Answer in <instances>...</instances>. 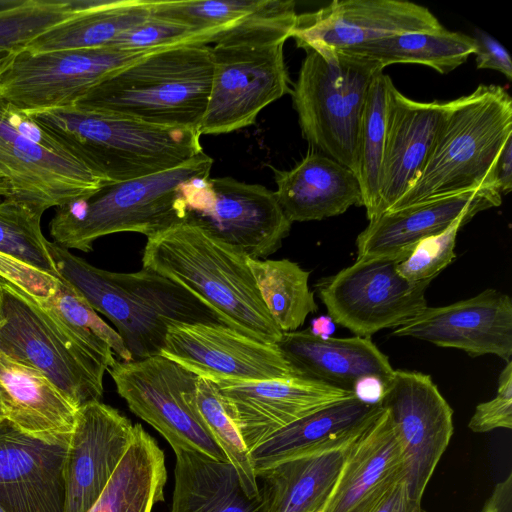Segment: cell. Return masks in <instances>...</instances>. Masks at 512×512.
<instances>
[{
    "label": "cell",
    "mask_w": 512,
    "mask_h": 512,
    "mask_svg": "<svg viewBox=\"0 0 512 512\" xmlns=\"http://www.w3.org/2000/svg\"><path fill=\"white\" fill-rule=\"evenodd\" d=\"M480 512H512V473L496 484Z\"/></svg>",
    "instance_id": "obj_49"
},
{
    "label": "cell",
    "mask_w": 512,
    "mask_h": 512,
    "mask_svg": "<svg viewBox=\"0 0 512 512\" xmlns=\"http://www.w3.org/2000/svg\"><path fill=\"white\" fill-rule=\"evenodd\" d=\"M402 468L401 444L387 411L380 407L351 442L323 512H372L403 477Z\"/></svg>",
    "instance_id": "obj_24"
},
{
    "label": "cell",
    "mask_w": 512,
    "mask_h": 512,
    "mask_svg": "<svg viewBox=\"0 0 512 512\" xmlns=\"http://www.w3.org/2000/svg\"><path fill=\"white\" fill-rule=\"evenodd\" d=\"M134 425L100 401L79 407L64 462V512H88L134 437Z\"/></svg>",
    "instance_id": "obj_18"
},
{
    "label": "cell",
    "mask_w": 512,
    "mask_h": 512,
    "mask_svg": "<svg viewBox=\"0 0 512 512\" xmlns=\"http://www.w3.org/2000/svg\"><path fill=\"white\" fill-rule=\"evenodd\" d=\"M502 195L483 187L425 200L369 220L356 239L357 259L405 260L422 239L439 234L463 215L497 207Z\"/></svg>",
    "instance_id": "obj_23"
},
{
    "label": "cell",
    "mask_w": 512,
    "mask_h": 512,
    "mask_svg": "<svg viewBox=\"0 0 512 512\" xmlns=\"http://www.w3.org/2000/svg\"><path fill=\"white\" fill-rule=\"evenodd\" d=\"M468 427L475 433L490 432L494 429L512 428V361H508L498 379L496 396L479 403Z\"/></svg>",
    "instance_id": "obj_44"
},
{
    "label": "cell",
    "mask_w": 512,
    "mask_h": 512,
    "mask_svg": "<svg viewBox=\"0 0 512 512\" xmlns=\"http://www.w3.org/2000/svg\"><path fill=\"white\" fill-rule=\"evenodd\" d=\"M378 404L401 444L409 493L421 501L453 435V410L429 375L405 370H394Z\"/></svg>",
    "instance_id": "obj_14"
},
{
    "label": "cell",
    "mask_w": 512,
    "mask_h": 512,
    "mask_svg": "<svg viewBox=\"0 0 512 512\" xmlns=\"http://www.w3.org/2000/svg\"><path fill=\"white\" fill-rule=\"evenodd\" d=\"M396 337H412L440 347L456 348L472 357L512 356V301L496 289L450 305L426 307L395 328Z\"/></svg>",
    "instance_id": "obj_19"
},
{
    "label": "cell",
    "mask_w": 512,
    "mask_h": 512,
    "mask_svg": "<svg viewBox=\"0 0 512 512\" xmlns=\"http://www.w3.org/2000/svg\"><path fill=\"white\" fill-rule=\"evenodd\" d=\"M262 300L282 332L296 331L318 310L308 280L310 272L288 259H247Z\"/></svg>",
    "instance_id": "obj_34"
},
{
    "label": "cell",
    "mask_w": 512,
    "mask_h": 512,
    "mask_svg": "<svg viewBox=\"0 0 512 512\" xmlns=\"http://www.w3.org/2000/svg\"><path fill=\"white\" fill-rule=\"evenodd\" d=\"M171 512H262L261 497H249L227 461L177 450Z\"/></svg>",
    "instance_id": "obj_29"
},
{
    "label": "cell",
    "mask_w": 512,
    "mask_h": 512,
    "mask_svg": "<svg viewBox=\"0 0 512 512\" xmlns=\"http://www.w3.org/2000/svg\"><path fill=\"white\" fill-rule=\"evenodd\" d=\"M116 278L137 294L169 326L172 324H222L196 297L171 280L143 269L115 272ZM223 325V324H222Z\"/></svg>",
    "instance_id": "obj_38"
},
{
    "label": "cell",
    "mask_w": 512,
    "mask_h": 512,
    "mask_svg": "<svg viewBox=\"0 0 512 512\" xmlns=\"http://www.w3.org/2000/svg\"><path fill=\"white\" fill-rule=\"evenodd\" d=\"M247 259L238 248L184 219L147 238L142 265L192 294L223 325L277 344L283 332L262 300Z\"/></svg>",
    "instance_id": "obj_2"
},
{
    "label": "cell",
    "mask_w": 512,
    "mask_h": 512,
    "mask_svg": "<svg viewBox=\"0 0 512 512\" xmlns=\"http://www.w3.org/2000/svg\"><path fill=\"white\" fill-rule=\"evenodd\" d=\"M495 186L499 193L512 189V136L508 138L497 159L494 172Z\"/></svg>",
    "instance_id": "obj_48"
},
{
    "label": "cell",
    "mask_w": 512,
    "mask_h": 512,
    "mask_svg": "<svg viewBox=\"0 0 512 512\" xmlns=\"http://www.w3.org/2000/svg\"><path fill=\"white\" fill-rule=\"evenodd\" d=\"M399 262L361 258L317 284L329 317L355 336L371 337L397 328L427 307L431 280L411 282L397 271Z\"/></svg>",
    "instance_id": "obj_13"
},
{
    "label": "cell",
    "mask_w": 512,
    "mask_h": 512,
    "mask_svg": "<svg viewBox=\"0 0 512 512\" xmlns=\"http://www.w3.org/2000/svg\"><path fill=\"white\" fill-rule=\"evenodd\" d=\"M160 355L216 384L302 377L277 344L222 324H172Z\"/></svg>",
    "instance_id": "obj_15"
},
{
    "label": "cell",
    "mask_w": 512,
    "mask_h": 512,
    "mask_svg": "<svg viewBox=\"0 0 512 512\" xmlns=\"http://www.w3.org/2000/svg\"><path fill=\"white\" fill-rule=\"evenodd\" d=\"M150 52L111 46L23 49L0 73V98L29 114L71 107L104 78Z\"/></svg>",
    "instance_id": "obj_11"
},
{
    "label": "cell",
    "mask_w": 512,
    "mask_h": 512,
    "mask_svg": "<svg viewBox=\"0 0 512 512\" xmlns=\"http://www.w3.org/2000/svg\"><path fill=\"white\" fill-rule=\"evenodd\" d=\"M473 39L476 45L474 54L477 68L499 71L511 81L512 63L505 47L483 30L477 29Z\"/></svg>",
    "instance_id": "obj_46"
},
{
    "label": "cell",
    "mask_w": 512,
    "mask_h": 512,
    "mask_svg": "<svg viewBox=\"0 0 512 512\" xmlns=\"http://www.w3.org/2000/svg\"><path fill=\"white\" fill-rule=\"evenodd\" d=\"M0 278L39 301L49 299L56 292L59 282V276L3 252H0Z\"/></svg>",
    "instance_id": "obj_45"
},
{
    "label": "cell",
    "mask_w": 512,
    "mask_h": 512,
    "mask_svg": "<svg viewBox=\"0 0 512 512\" xmlns=\"http://www.w3.org/2000/svg\"><path fill=\"white\" fill-rule=\"evenodd\" d=\"M104 491L88 512H152L164 500L165 456L140 424Z\"/></svg>",
    "instance_id": "obj_31"
},
{
    "label": "cell",
    "mask_w": 512,
    "mask_h": 512,
    "mask_svg": "<svg viewBox=\"0 0 512 512\" xmlns=\"http://www.w3.org/2000/svg\"><path fill=\"white\" fill-rule=\"evenodd\" d=\"M366 420L340 436L258 473L262 512H317L322 509L349 446Z\"/></svg>",
    "instance_id": "obj_25"
},
{
    "label": "cell",
    "mask_w": 512,
    "mask_h": 512,
    "mask_svg": "<svg viewBox=\"0 0 512 512\" xmlns=\"http://www.w3.org/2000/svg\"><path fill=\"white\" fill-rule=\"evenodd\" d=\"M72 0H24L0 9V50L19 52L75 13Z\"/></svg>",
    "instance_id": "obj_41"
},
{
    "label": "cell",
    "mask_w": 512,
    "mask_h": 512,
    "mask_svg": "<svg viewBox=\"0 0 512 512\" xmlns=\"http://www.w3.org/2000/svg\"><path fill=\"white\" fill-rule=\"evenodd\" d=\"M274 174L277 201L291 223L322 220L363 205L355 173L322 153L310 151L292 169Z\"/></svg>",
    "instance_id": "obj_27"
},
{
    "label": "cell",
    "mask_w": 512,
    "mask_h": 512,
    "mask_svg": "<svg viewBox=\"0 0 512 512\" xmlns=\"http://www.w3.org/2000/svg\"><path fill=\"white\" fill-rule=\"evenodd\" d=\"M384 390V383L375 377L361 379L354 387L353 392L361 401L369 404H378Z\"/></svg>",
    "instance_id": "obj_50"
},
{
    "label": "cell",
    "mask_w": 512,
    "mask_h": 512,
    "mask_svg": "<svg viewBox=\"0 0 512 512\" xmlns=\"http://www.w3.org/2000/svg\"><path fill=\"white\" fill-rule=\"evenodd\" d=\"M0 512H5V510L0 506Z\"/></svg>",
    "instance_id": "obj_55"
},
{
    "label": "cell",
    "mask_w": 512,
    "mask_h": 512,
    "mask_svg": "<svg viewBox=\"0 0 512 512\" xmlns=\"http://www.w3.org/2000/svg\"><path fill=\"white\" fill-rule=\"evenodd\" d=\"M9 192L5 183L0 179V197H8Z\"/></svg>",
    "instance_id": "obj_53"
},
{
    "label": "cell",
    "mask_w": 512,
    "mask_h": 512,
    "mask_svg": "<svg viewBox=\"0 0 512 512\" xmlns=\"http://www.w3.org/2000/svg\"><path fill=\"white\" fill-rule=\"evenodd\" d=\"M217 386L249 452L289 424L355 396L353 391L305 377L226 382Z\"/></svg>",
    "instance_id": "obj_17"
},
{
    "label": "cell",
    "mask_w": 512,
    "mask_h": 512,
    "mask_svg": "<svg viewBox=\"0 0 512 512\" xmlns=\"http://www.w3.org/2000/svg\"><path fill=\"white\" fill-rule=\"evenodd\" d=\"M317 512H323V509L318 510Z\"/></svg>",
    "instance_id": "obj_56"
},
{
    "label": "cell",
    "mask_w": 512,
    "mask_h": 512,
    "mask_svg": "<svg viewBox=\"0 0 512 512\" xmlns=\"http://www.w3.org/2000/svg\"><path fill=\"white\" fill-rule=\"evenodd\" d=\"M309 329L314 335L326 338L334 332L335 325L329 316H320L312 320Z\"/></svg>",
    "instance_id": "obj_51"
},
{
    "label": "cell",
    "mask_w": 512,
    "mask_h": 512,
    "mask_svg": "<svg viewBox=\"0 0 512 512\" xmlns=\"http://www.w3.org/2000/svg\"><path fill=\"white\" fill-rule=\"evenodd\" d=\"M17 52H12L8 50H0V73L10 62L14 54Z\"/></svg>",
    "instance_id": "obj_52"
},
{
    "label": "cell",
    "mask_w": 512,
    "mask_h": 512,
    "mask_svg": "<svg viewBox=\"0 0 512 512\" xmlns=\"http://www.w3.org/2000/svg\"><path fill=\"white\" fill-rule=\"evenodd\" d=\"M266 0H149L152 16L199 30L224 33L263 7Z\"/></svg>",
    "instance_id": "obj_40"
},
{
    "label": "cell",
    "mask_w": 512,
    "mask_h": 512,
    "mask_svg": "<svg viewBox=\"0 0 512 512\" xmlns=\"http://www.w3.org/2000/svg\"><path fill=\"white\" fill-rule=\"evenodd\" d=\"M4 420H6V415H5V410H4L3 403H2V400H1V397H0V424Z\"/></svg>",
    "instance_id": "obj_54"
},
{
    "label": "cell",
    "mask_w": 512,
    "mask_h": 512,
    "mask_svg": "<svg viewBox=\"0 0 512 512\" xmlns=\"http://www.w3.org/2000/svg\"><path fill=\"white\" fill-rule=\"evenodd\" d=\"M70 436L42 439L0 424V506L5 512H64Z\"/></svg>",
    "instance_id": "obj_20"
},
{
    "label": "cell",
    "mask_w": 512,
    "mask_h": 512,
    "mask_svg": "<svg viewBox=\"0 0 512 512\" xmlns=\"http://www.w3.org/2000/svg\"><path fill=\"white\" fill-rule=\"evenodd\" d=\"M39 302L52 311L107 369L116 361L114 354L122 361L133 360L117 331L98 316L86 299L60 276L56 292L49 299Z\"/></svg>",
    "instance_id": "obj_36"
},
{
    "label": "cell",
    "mask_w": 512,
    "mask_h": 512,
    "mask_svg": "<svg viewBox=\"0 0 512 512\" xmlns=\"http://www.w3.org/2000/svg\"><path fill=\"white\" fill-rule=\"evenodd\" d=\"M212 76L211 46L168 47L150 52L113 72L74 107L199 132Z\"/></svg>",
    "instance_id": "obj_3"
},
{
    "label": "cell",
    "mask_w": 512,
    "mask_h": 512,
    "mask_svg": "<svg viewBox=\"0 0 512 512\" xmlns=\"http://www.w3.org/2000/svg\"><path fill=\"white\" fill-rule=\"evenodd\" d=\"M446 108L447 102L409 99L389 81L379 193L372 218L389 211L416 182L431 154Z\"/></svg>",
    "instance_id": "obj_22"
},
{
    "label": "cell",
    "mask_w": 512,
    "mask_h": 512,
    "mask_svg": "<svg viewBox=\"0 0 512 512\" xmlns=\"http://www.w3.org/2000/svg\"><path fill=\"white\" fill-rule=\"evenodd\" d=\"M212 164L203 151L175 168L110 183L87 200L57 207L49 224L53 242L90 252L93 242L106 235L157 234L185 219L186 189L195 180L209 178Z\"/></svg>",
    "instance_id": "obj_5"
},
{
    "label": "cell",
    "mask_w": 512,
    "mask_h": 512,
    "mask_svg": "<svg viewBox=\"0 0 512 512\" xmlns=\"http://www.w3.org/2000/svg\"><path fill=\"white\" fill-rule=\"evenodd\" d=\"M391 78L379 72L365 100L356 145V177L362 203L370 220L378 201L379 182L386 134V93Z\"/></svg>",
    "instance_id": "obj_35"
},
{
    "label": "cell",
    "mask_w": 512,
    "mask_h": 512,
    "mask_svg": "<svg viewBox=\"0 0 512 512\" xmlns=\"http://www.w3.org/2000/svg\"><path fill=\"white\" fill-rule=\"evenodd\" d=\"M222 33L199 30L175 21L150 16L121 34L110 46L129 51H155L179 45H208Z\"/></svg>",
    "instance_id": "obj_42"
},
{
    "label": "cell",
    "mask_w": 512,
    "mask_h": 512,
    "mask_svg": "<svg viewBox=\"0 0 512 512\" xmlns=\"http://www.w3.org/2000/svg\"><path fill=\"white\" fill-rule=\"evenodd\" d=\"M277 345L302 377L348 391L366 377L385 384L394 372L369 337L322 338L305 329L283 332Z\"/></svg>",
    "instance_id": "obj_26"
},
{
    "label": "cell",
    "mask_w": 512,
    "mask_h": 512,
    "mask_svg": "<svg viewBox=\"0 0 512 512\" xmlns=\"http://www.w3.org/2000/svg\"><path fill=\"white\" fill-rule=\"evenodd\" d=\"M511 136L512 100L502 86L480 84L447 102L425 167L389 211L478 188L497 189L495 165Z\"/></svg>",
    "instance_id": "obj_4"
},
{
    "label": "cell",
    "mask_w": 512,
    "mask_h": 512,
    "mask_svg": "<svg viewBox=\"0 0 512 512\" xmlns=\"http://www.w3.org/2000/svg\"><path fill=\"white\" fill-rule=\"evenodd\" d=\"M75 4L77 10L71 17L36 38L25 50L110 46L151 14L149 0H75Z\"/></svg>",
    "instance_id": "obj_30"
},
{
    "label": "cell",
    "mask_w": 512,
    "mask_h": 512,
    "mask_svg": "<svg viewBox=\"0 0 512 512\" xmlns=\"http://www.w3.org/2000/svg\"><path fill=\"white\" fill-rule=\"evenodd\" d=\"M428 8L400 0H335L297 15L291 37L304 50L343 51L397 34L442 29Z\"/></svg>",
    "instance_id": "obj_16"
},
{
    "label": "cell",
    "mask_w": 512,
    "mask_h": 512,
    "mask_svg": "<svg viewBox=\"0 0 512 512\" xmlns=\"http://www.w3.org/2000/svg\"><path fill=\"white\" fill-rule=\"evenodd\" d=\"M379 408L354 396L289 424L250 451L255 474L356 428Z\"/></svg>",
    "instance_id": "obj_32"
},
{
    "label": "cell",
    "mask_w": 512,
    "mask_h": 512,
    "mask_svg": "<svg viewBox=\"0 0 512 512\" xmlns=\"http://www.w3.org/2000/svg\"><path fill=\"white\" fill-rule=\"evenodd\" d=\"M475 49L473 37L443 27L397 34L342 52L372 59L383 68L398 63L420 64L447 74L465 63Z\"/></svg>",
    "instance_id": "obj_33"
},
{
    "label": "cell",
    "mask_w": 512,
    "mask_h": 512,
    "mask_svg": "<svg viewBox=\"0 0 512 512\" xmlns=\"http://www.w3.org/2000/svg\"><path fill=\"white\" fill-rule=\"evenodd\" d=\"M473 217L463 215L443 232L419 241L410 255L397 264L398 273L408 281L434 279L455 258V245L459 229Z\"/></svg>",
    "instance_id": "obj_43"
},
{
    "label": "cell",
    "mask_w": 512,
    "mask_h": 512,
    "mask_svg": "<svg viewBox=\"0 0 512 512\" xmlns=\"http://www.w3.org/2000/svg\"><path fill=\"white\" fill-rule=\"evenodd\" d=\"M0 350L44 374L76 408L102 398L107 368L52 311L2 278Z\"/></svg>",
    "instance_id": "obj_8"
},
{
    "label": "cell",
    "mask_w": 512,
    "mask_h": 512,
    "mask_svg": "<svg viewBox=\"0 0 512 512\" xmlns=\"http://www.w3.org/2000/svg\"><path fill=\"white\" fill-rule=\"evenodd\" d=\"M48 248L58 275L114 324L133 360L160 354L169 325L115 272L97 268L54 242Z\"/></svg>",
    "instance_id": "obj_21"
},
{
    "label": "cell",
    "mask_w": 512,
    "mask_h": 512,
    "mask_svg": "<svg viewBox=\"0 0 512 512\" xmlns=\"http://www.w3.org/2000/svg\"><path fill=\"white\" fill-rule=\"evenodd\" d=\"M185 219L252 259L276 252L292 223L275 192L232 177L193 181L186 189Z\"/></svg>",
    "instance_id": "obj_12"
},
{
    "label": "cell",
    "mask_w": 512,
    "mask_h": 512,
    "mask_svg": "<svg viewBox=\"0 0 512 512\" xmlns=\"http://www.w3.org/2000/svg\"><path fill=\"white\" fill-rule=\"evenodd\" d=\"M0 179L8 197L43 212L87 200L107 185L31 114L1 98Z\"/></svg>",
    "instance_id": "obj_9"
},
{
    "label": "cell",
    "mask_w": 512,
    "mask_h": 512,
    "mask_svg": "<svg viewBox=\"0 0 512 512\" xmlns=\"http://www.w3.org/2000/svg\"><path fill=\"white\" fill-rule=\"evenodd\" d=\"M31 115L107 184L172 169L203 152L196 130L155 126L74 106Z\"/></svg>",
    "instance_id": "obj_6"
},
{
    "label": "cell",
    "mask_w": 512,
    "mask_h": 512,
    "mask_svg": "<svg viewBox=\"0 0 512 512\" xmlns=\"http://www.w3.org/2000/svg\"><path fill=\"white\" fill-rule=\"evenodd\" d=\"M0 397L6 420L22 432L47 440L71 435L78 408L44 374L1 350Z\"/></svg>",
    "instance_id": "obj_28"
},
{
    "label": "cell",
    "mask_w": 512,
    "mask_h": 512,
    "mask_svg": "<svg viewBox=\"0 0 512 512\" xmlns=\"http://www.w3.org/2000/svg\"><path fill=\"white\" fill-rule=\"evenodd\" d=\"M107 371L129 409L157 430L174 452L192 451L227 461L194 407L196 374L160 354L116 359Z\"/></svg>",
    "instance_id": "obj_10"
},
{
    "label": "cell",
    "mask_w": 512,
    "mask_h": 512,
    "mask_svg": "<svg viewBox=\"0 0 512 512\" xmlns=\"http://www.w3.org/2000/svg\"><path fill=\"white\" fill-rule=\"evenodd\" d=\"M192 401L210 435L236 470L246 494L251 498L259 497L250 452L226 411L217 384L199 377L192 391Z\"/></svg>",
    "instance_id": "obj_37"
},
{
    "label": "cell",
    "mask_w": 512,
    "mask_h": 512,
    "mask_svg": "<svg viewBox=\"0 0 512 512\" xmlns=\"http://www.w3.org/2000/svg\"><path fill=\"white\" fill-rule=\"evenodd\" d=\"M297 15L294 1L266 0L213 43L212 84L200 135L251 126L266 106L291 93L283 47Z\"/></svg>",
    "instance_id": "obj_1"
},
{
    "label": "cell",
    "mask_w": 512,
    "mask_h": 512,
    "mask_svg": "<svg viewBox=\"0 0 512 512\" xmlns=\"http://www.w3.org/2000/svg\"><path fill=\"white\" fill-rule=\"evenodd\" d=\"M291 90L303 137L356 173V145L376 61L342 51L306 49ZM356 175V174H355Z\"/></svg>",
    "instance_id": "obj_7"
},
{
    "label": "cell",
    "mask_w": 512,
    "mask_h": 512,
    "mask_svg": "<svg viewBox=\"0 0 512 512\" xmlns=\"http://www.w3.org/2000/svg\"><path fill=\"white\" fill-rule=\"evenodd\" d=\"M372 512H426L421 501L411 497L403 477L399 478L377 503Z\"/></svg>",
    "instance_id": "obj_47"
},
{
    "label": "cell",
    "mask_w": 512,
    "mask_h": 512,
    "mask_svg": "<svg viewBox=\"0 0 512 512\" xmlns=\"http://www.w3.org/2000/svg\"><path fill=\"white\" fill-rule=\"evenodd\" d=\"M43 211L11 197H0V252L59 276L41 229Z\"/></svg>",
    "instance_id": "obj_39"
}]
</instances>
